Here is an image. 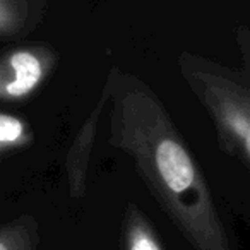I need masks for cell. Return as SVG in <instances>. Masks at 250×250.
Returning <instances> with one entry per match:
<instances>
[{"label":"cell","mask_w":250,"mask_h":250,"mask_svg":"<svg viewBox=\"0 0 250 250\" xmlns=\"http://www.w3.org/2000/svg\"><path fill=\"white\" fill-rule=\"evenodd\" d=\"M111 144L136 163L192 250H243L204 173L156 94L130 74H110Z\"/></svg>","instance_id":"1"},{"label":"cell","mask_w":250,"mask_h":250,"mask_svg":"<svg viewBox=\"0 0 250 250\" xmlns=\"http://www.w3.org/2000/svg\"><path fill=\"white\" fill-rule=\"evenodd\" d=\"M178 67L211 117L219 153L235 171L238 208L250 226V81L240 69L195 53H182Z\"/></svg>","instance_id":"2"},{"label":"cell","mask_w":250,"mask_h":250,"mask_svg":"<svg viewBox=\"0 0 250 250\" xmlns=\"http://www.w3.org/2000/svg\"><path fill=\"white\" fill-rule=\"evenodd\" d=\"M52 67V55L43 50L21 48L11 52L0 63V100L29 96Z\"/></svg>","instance_id":"3"},{"label":"cell","mask_w":250,"mask_h":250,"mask_svg":"<svg viewBox=\"0 0 250 250\" xmlns=\"http://www.w3.org/2000/svg\"><path fill=\"white\" fill-rule=\"evenodd\" d=\"M110 83L106 81L104 89L98 100L96 106L89 113V117L84 120L83 127L79 129L76 141L72 143L67 154L65 170H67V184L69 192L74 199H81L86 192V180H87V168H89V158L93 151V141L96 136L98 122L104 110V104L110 100Z\"/></svg>","instance_id":"4"},{"label":"cell","mask_w":250,"mask_h":250,"mask_svg":"<svg viewBox=\"0 0 250 250\" xmlns=\"http://www.w3.org/2000/svg\"><path fill=\"white\" fill-rule=\"evenodd\" d=\"M125 250H163L146 216L134 206L127 208L124 225Z\"/></svg>","instance_id":"5"},{"label":"cell","mask_w":250,"mask_h":250,"mask_svg":"<svg viewBox=\"0 0 250 250\" xmlns=\"http://www.w3.org/2000/svg\"><path fill=\"white\" fill-rule=\"evenodd\" d=\"M29 129L22 118L0 113V158L16 147H22L29 141Z\"/></svg>","instance_id":"6"},{"label":"cell","mask_w":250,"mask_h":250,"mask_svg":"<svg viewBox=\"0 0 250 250\" xmlns=\"http://www.w3.org/2000/svg\"><path fill=\"white\" fill-rule=\"evenodd\" d=\"M33 4L0 0V36L18 35L24 31L28 19L31 18Z\"/></svg>","instance_id":"7"},{"label":"cell","mask_w":250,"mask_h":250,"mask_svg":"<svg viewBox=\"0 0 250 250\" xmlns=\"http://www.w3.org/2000/svg\"><path fill=\"white\" fill-rule=\"evenodd\" d=\"M35 238V225L29 221H18L0 228V250H33Z\"/></svg>","instance_id":"8"},{"label":"cell","mask_w":250,"mask_h":250,"mask_svg":"<svg viewBox=\"0 0 250 250\" xmlns=\"http://www.w3.org/2000/svg\"><path fill=\"white\" fill-rule=\"evenodd\" d=\"M235 38H236V46H238V52H240V60H242L240 70L250 81V28L240 26L235 31Z\"/></svg>","instance_id":"9"}]
</instances>
